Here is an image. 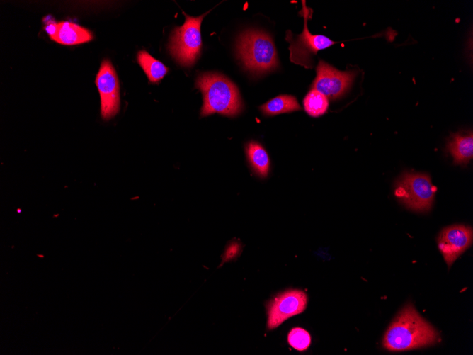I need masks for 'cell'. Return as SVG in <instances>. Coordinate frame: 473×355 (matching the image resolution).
<instances>
[{"label":"cell","mask_w":473,"mask_h":355,"mask_svg":"<svg viewBox=\"0 0 473 355\" xmlns=\"http://www.w3.org/2000/svg\"><path fill=\"white\" fill-rule=\"evenodd\" d=\"M439 337L436 329L409 303L390 324L384 336L383 346L392 351L419 349L435 344L440 340Z\"/></svg>","instance_id":"cell-1"},{"label":"cell","mask_w":473,"mask_h":355,"mask_svg":"<svg viewBox=\"0 0 473 355\" xmlns=\"http://www.w3.org/2000/svg\"><path fill=\"white\" fill-rule=\"evenodd\" d=\"M195 86L203 97L202 117L215 113L234 117L243 110L244 104L237 86L221 74L203 73L198 77Z\"/></svg>","instance_id":"cell-2"},{"label":"cell","mask_w":473,"mask_h":355,"mask_svg":"<svg viewBox=\"0 0 473 355\" xmlns=\"http://www.w3.org/2000/svg\"><path fill=\"white\" fill-rule=\"evenodd\" d=\"M236 49L244 68L252 74H264L278 65L274 43L270 35L263 31L243 32L237 39Z\"/></svg>","instance_id":"cell-3"},{"label":"cell","mask_w":473,"mask_h":355,"mask_svg":"<svg viewBox=\"0 0 473 355\" xmlns=\"http://www.w3.org/2000/svg\"><path fill=\"white\" fill-rule=\"evenodd\" d=\"M207 13L208 12L198 17H193L183 12L186 17L183 25L176 27L171 34L169 51L174 60L183 67H192L201 53L200 25Z\"/></svg>","instance_id":"cell-4"},{"label":"cell","mask_w":473,"mask_h":355,"mask_svg":"<svg viewBox=\"0 0 473 355\" xmlns=\"http://www.w3.org/2000/svg\"><path fill=\"white\" fill-rule=\"evenodd\" d=\"M436 187L430 176L421 173H405L396 182L394 194L407 208L427 212L432 207Z\"/></svg>","instance_id":"cell-5"},{"label":"cell","mask_w":473,"mask_h":355,"mask_svg":"<svg viewBox=\"0 0 473 355\" xmlns=\"http://www.w3.org/2000/svg\"><path fill=\"white\" fill-rule=\"evenodd\" d=\"M302 2V10L300 14L304 17L303 31L300 35H293L290 30H287L285 39L290 43V61L307 69H312V56L318 51L331 47L337 42L323 35H313L309 31L307 20L312 15V9L306 6L304 1Z\"/></svg>","instance_id":"cell-6"},{"label":"cell","mask_w":473,"mask_h":355,"mask_svg":"<svg viewBox=\"0 0 473 355\" xmlns=\"http://www.w3.org/2000/svg\"><path fill=\"white\" fill-rule=\"evenodd\" d=\"M316 72L312 89L330 99L343 96L350 89L358 73L356 70H338L323 60L319 61Z\"/></svg>","instance_id":"cell-7"},{"label":"cell","mask_w":473,"mask_h":355,"mask_svg":"<svg viewBox=\"0 0 473 355\" xmlns=\"http://www.w3.org/2000/svg\"><path fill=\"white\" fill-rule=\"evenodd\" d=\"M96 84L101 97V114L103 120L113 118L120 109V87L115 70L108 60L101 62Z\"/></svg>","instance_id":"cell-8"},{"label":"cell","mask_w":473,"mask_h":355,"mask_svg":"<svg viewBox=\"0 0 473 355\" xmlns=\"http://www.w3.org/2000/svg\"><path fill=\"white\" fill-rule=\"evenodd\" d=\"M307 304V296L300 290H288L280 293L266 305L267 327H278L287 318L302 312Z\"/></svg>","instance_id":"cell-9"},{"label":"cell","mask_w":473,"mask_h":355,"mask_svg":"<svg viewBox=\"0 0 473 355\" xmlns=\"http://www.w3.org/2000/svg\"><path fill=\"white\" fill-rule=\"evenodd\" d=\"M472 229L463 225L444 228L438 237V246L448 268L472 242Z\"/></svg>","instance_id":"cell-10"},{"label":"cell","mask_w":473,"mask_h":355,"mask_svg":"<svg viewBox=\"0 0 473 355\" xmlns=\"http://www.w3.org/2000/svg\"><path fill=\"white\" fill-rule=\"evenodd\" d=\"M46 31L52 40L66 45L86 43L93 38L89 30L68 21L50 24L46 28Z\"/></svg>","instance_id":"cell-11"},{"label":"cell","mask_w":473,"mask_h":355,"mask_svg":"<svg viewBox=\"0 0 473 355\" xmlns=\"http://www.w3.org/2000/svg\"><path fill=\"white\" fill-rule=\"evenodd\" d=\"M447 150L453 157L454 162L465 164L473 157V135L469 133H457L450 135Z\"/></svg>","instance_id":"cell-12"},{"label":"cell","mask_w":473,"mask_h":355,"mask_svg":"<svg viewBox=\"0 0 473 355\" xmlns=\"http://www.w3.org/2000/svg\"><path fill=\"white\" fill-rule=\"evenodd\" d=\"M246 154L254 173L266 178L270 169V159L263 147L258 142L250 141L246 145Z\"/></svg>","instance_id":"cell-13"},{"label":"cell","mask_w":473,"mask_h":355,"mask_svg":"<svg viewBox=\"0 0 473 355\" xmlns=\"http://www.w3.org/2000/svg\"><path fill=\"white\" fill-rule=\"evenodd\" d=\"M266 115H275L301 110L297 98L291 95H280L260 106Z\"/></svg>","instance_id":"cell-14"},{"label":"cell","mask_w":473,"mask_h":355,"mask_svg":"<svg viewBox=\"0 0 473 355\" xmlns=\"http://www.w3.org/2000/svg\"><path fill=\"white\" fill-rule=\"evenodd\" d=\"M137 62L152 83L159 82L166 74L169 69L159 60L154 58L145 50L137 53Z\"/></svg>","instance_id":"cell-15"},{"label":"cell","mask_w":473,"mask_h":355,"mask_svg":"<svg viewBox=\"0 0 473 355\" xmlns=\"http://www.w3.org/2000/svg\"><path fill=\"white\" fill-rule=\"evenodd\" d=\"M305 111L312 117L324 114L329 107L328 98L319 91L312 89L303 100Z\"/></svg>","instance_id":"cell-16"},{"label":"cell","mask_w":473,"mask_h":355,"mask_svg":"<svg viewBox=\"0 0 473 355\" xmlns=\"http://www.w3.org/2000/svg\"><path fill=\"white\" fill-rule=\"evenodd\" d=\"M289 344L297 351H304L310 345L311 337L307 331L300 327H295L287 335Z\"/></svg>","instance_id":"cell-17"},{"label":"cell","mask_w":473,"mask_h":355,"mask_svg":"<svg viewBox=\"0 0 473 355\" xmlns=\"http://www.w3.org/2000/svg\"><path fill=\"white\" fill-rule=\"evenodd\" d=\"M241 244L236 242H232L226 248L224 254L222 255V261L220 266L224 263L234 260L238 257L241 252Z\"/></svg>","instance_id":"cell-18"}]
</instances>
